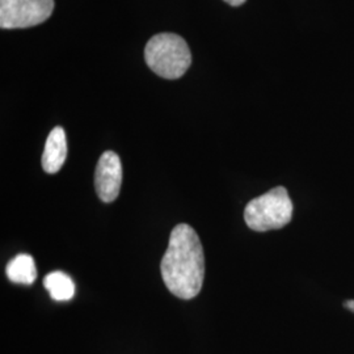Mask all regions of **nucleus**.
<instances>
[{
  "label": "nucleus",
  "mask_w": 354,
  "mask_h": 354,
  "mask_svg": "<svg viewBox=\"0 0 354 354\" xmlns=\"http://www.w3.org/2000/svg\"><path fill=\"white\" fill-rule=\"evenodd\" d=\"M160 270L165 286L177 298L192 299L200 294L205 279V253L194 228L180 223L172 230Z\"/></svg>",
  "instance_id": "1"
},
{
  "label": "nucleus",
  "mask_w": 354,
  "mask_h": 354,
  "mask_svg": "<svg viewBox=\"0 0 354 354\" xmlns=\"http://www.w3.org/2000/svg\"><path fill=\"white\" fill-rule=\"evenodd\" d=\"M145 59L156 75L178 79L189 68L192 54L184 38L175 33H160L147 42Z\"/></svg>",
  "instance_id": "2"
},
{
  "label": "nucleus",
  "mask_w": 354,
  "mask_h": 354,
  "mask_svg": "<svg viewBox=\"0 0 354 354\" xmlns=\"http://www.w3.org/2000/svg\"><path fill=\"white\" fill-rule=\"evenodd\" d=\"M291 216L292 203L288 190L283 187L273 188L266 194L253 198L244 210L247 226L257 232L282 228L290 222Z\"/></svg>",
  "instance_id": "3"
},
{
  "label": "nucleus",
  "mask_w": 354,
  "mask_h": 354,
  "mask_svg": "<svg viewBox=\"0 0 354 354\" xmlns=\"http://www.w3.org/2000/svg\"><path fill=\"white\" fill-rule=\"evenodd\" d=\"M54 0H0V28L23 29L46 21Z\"/></svg>",
  "instance_id": "4"
},
{
  "label": "nucleus",
  "mask_w": 354,
  "mask_h": 354,
  "mask_svg": "<svg viewBox=\"0 0 354 354\" xmlns=\"http://www.w3.org/2000/svg\"><path fill=\"white\" fill-rule=\"evenodd\" d=\"M122 185V165L118 155L105 151L100 156L95 171V188L102 203H113Z\"/></svg>",
  "instance_id": "5"
},
{
  "label": "nucleus",
  "mask_w": 354,
  "mask_h": 354,
  "mask_svg": "<svg viewBox=\"0 0 354 354\" xmlns=\"http://www.w3.org/2000/svg\"><path fill=\"white\" fill-rule=\"evenodd\" d=\"M67 158L66 133L61 127H54L45 143L42 153V168L46 174H57Z\"/></svg>",
  "instance_id": "6"
},
{
  "label": "nucleus",
  "mask_w": 354,
  "mask_h": 354,
  "mask_svg": "<svg viewBox=\"0 0 354 354\" xmlns=\"http://www.w3.org/2000/svg\"><path fill=\"white\" fill-rule=\"evenodd\" d=\"M6 274L15 283L32 285L37 279V268L35 259L28 253L16 256L6 268Z\"/></svg>",
  "instance_id": "7"
},
{
  "label": "nucleus",
  "mask_w": 354,
  "mask_h": 354,
  "mask_svg": "<svg viewBox=\"0 0 354 354\" xmlns=\"http://www.w3.org/2000/svg\"><path fill=\"white\" fill-rule=\"evenodd\" d=\"M45 289L50 292L54 301L66 302L70 301L75 294V285L64 272H51L44 279Z\"/></svg>",
  "instance_id": "8"
},
{
  "label": "nucleus",
  "mask_w": 354,
  "mask_h": 354,
  "mask_svg": "<svg viewBox=\"0 0 354 354\" xmlns=\"http://www.w3.org/2000/svg\"><path fill=\"white\" fill-rule=\"evenodd\" d=\"M225 1L232 7H239L243 3H245V0H225Z\"/></svg>",
  "instance_id": "9"
},
{
  "label": "nucleus",
  "mask_w": 354,
  "mask_h": 354,
  "mask_svg": "<svg viewBox=\"0 0 354 354\" xmlns=\"http://www.w3.org/2000/svg\"><path fill=\"white\" fill-rule=\"evenodd\" d=\"M344 306L354 313V301H346V302L344 304Z\"/></svg>",
  "instance_id": "10"
}]
</instances>
